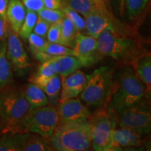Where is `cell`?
Wrapping results in <instances>:
<instances>
[{
    "mask_svg": "<svg viewBox=\"0 0 151 151\" xmlns=\"http://www.w3.org/2000/svg\"><path fill=\"white\" fill-rule=\"evenodd\" d=\"M97 48L101 56L117 61L127 60L139 55L137 41L119 34L116 29H106L97 38Z\"/></svg>",
    "mask_w": 151,
    "mask_h": 151,
    "instance_id": "5",
    "label": "cell"
},
{
    "mask_svg": "<svg viewBox=\"0 0 151 151\" xmlns=\"http://www.w3.org/2000/svg\"><path fill=\"white\" fill-rule=\"evenodd\" d=\"M78 33V31L73 25L72 22L67 17L64 16L62 20L60 44L69 48H73L76 37Z\"/></svg>",
    "mask_w": 151,
    "mask_h": 151,
    "instance_id": "24",
    "label": "cell"
},
{
    "mask_svg": "<svg viewBox=\"0 0 151 151\" xmlns=\"http://www.w3.org/2000/svg\"><path fill=\"white\" fill-rule=\"evenodd\" d=\"M144 1H146V4H148V2L149 1H150V0H144Z\"/></svg>",
    "mask_w": 151,
    "mask_h": 151,
    "instance_id": "39",
    "label": "cell"
},
{
    "mask_svg": "<svg viewBox=\"0 0 151 151\" xmlns=\"http://www.w3.org/2000/svg\"><path fill=\"white\" fill-rule=\"evenodd\" d=\"M38 16L50 24L62 20L65 16L62 9H50L43 8L37 13Z\"/></svg>",
    "mask_w": 151,
    "mask_h": 151,
    "instance_id": "30",
    "label": "cell"
},
{
    "mask_svg": "<svg viewBox=\"0 0 151 151\" xmlns=\"http://www.w3.org/2000/svg\"><path fill=\"white\" fill-rule=\"evenodd\" d=\"M27 40L29 44L30 50L32 52L34 55L42 51L47 43L44 38L32 32L29 35Z\"/></svg>",
    "mask_w": 151,
    "mask_h": 151,
    "instance_id": "31",
    "label": "cell"
},
{
    "mask_svg": "<svg viewBox=\"0 0 151 151\" xmlns=\"http://www.w3.org/2000/svg\"><path fill=\"white\" fill-rule=\"evenodd\" d=\"M114 69L104 66L86 75L87 82L81 92V100L90 106H101L107 102L113 83Z\"/></svg>",
    "mask_w": 151,
    "mask_h": 151,
    "instance_id": "4",
    "label": "cell"
},
{
    "mask_svg": "<svg viewBox=\"0 0 151 151\" xmlns=\"http://www.w3.org/2000/svg\"><path fill=\"white\" fill-rule=\"evenodd\" d=\"M26 99L32 108L44 106L48 105V100L46 94L37 85L30 82L24 89Z\"/></svg>",
    "mask_w": 151,
    "mask_h": 151,
    "instance_id": "23",
    "label": "cell"
},
{
    "mask_svg": "<svg viewBox=\"0 0 151 151\" xmlns=\"http://www.w3.org/2000/svg\"><path fill=\"white\" fill-rule=\"evenodd\" d=\"M59 116V122H73L83 121L89 118L91 112L81 99L71 98L59 103L56 106Z\"/></svg>",
    "mask_w": 151,
    "mask_h": 151,
    "instance_id": "11",
    "label": "cell"
},
{
    "mask_svg": "<svg viewBox=\"0 0 151 151\" xmlns=\"http://www.w3.org/2000/svg\"><path fill=\"white\" fill-rule=\"evenodd\" d=\"M146 94V87L134 71L126 67L119 73L118 81L113 83L107 103V109L117 113L142 101Z\"/></svg>",
    "mask_w": 151,
    "mask_h": 151,
    "instance_id": "2",
    "label": "cell"
},
{
    "mask_svg": "<svg viewBox=\"0 0 151 151\" xmlns=\"http://www.w3.org/2000/svg\"><path fill=\"white\" fill-rule=\"evenodd\" d=\"M0 132H1V124H0Z\"/></svg>",
    "mask_w": 151,
    "mask_h": 151,
    "instance_id": "40",
    "label": "cell"
},
{
    "mask_svg": "<svg viewBox=\"0 0 151 151\" xmlns=\"http://www.w3.org/2000/svg\"><path fill=\"white\" fill-rule=\"evenodd\" d=\"M59 123V116L55 107L50 105L31 108L24 122V132L37 134L50 139Z\"/></svg>",
    "mask_w": 151,
    "mask_h": 151,
    "instance_id": "7",
    "label": "cell"
},
{
    "mask_svg": "<svg viewBox=\"0 0 151 151\" xmlns=\"http://www.w3.org/2000/svg\"><path fill=\"white\" fill-rule=\"evenodd\" d=\"M142 134L135 130L126 127L115 129L113 134V150L122 148H137L143 143Z\"/></svg>",
    "mask_w": 151,
    "mask_h": 151,
    "instance_id": "14",
    "label": "cell"
},
{
    "mask_svg": "<svg viewBox=\"0 0 151 151\" xmlns=\"http://www.w3.org/2000/svg\"><path fill=\"white\" fill-rule=\"evenodd\" d=\"M6 41V55L13 70L18 76H24L31 68V62L18 35L11 30Z\"/></svg>",
    "mask_w": 151,
    "mask_h": 151,
    "instance_id": "9",
    "label": "cell"
},
{
    "mask_svg": "<svg viewBox=\"0 0 151 151\" xmlns=\"http://www.w3.org/2000/svg\"><path fill=\"white\" fill-rule=\"evenodd\" d=\"M38 19V14L35 11L27 10L26 16L18 35L24 40L28 39L30 34L33 32Z\"/></svg>",
    "mask_w": 151,
    "mask_h": 151,
    "instance_id": "26",
    "label": "cell"
},
{
    "mask_svg": "<svg viewBox=\"0 0 151 151\" xmlns=\"http://www.w3.org/2000/svg\"><path fill=\"white\" fill-rule=\"evenodd\" d=\"M137 76L146 87V94H150L151 57L150 53L139 55L134 62Z\"/></svg>",
    "mask_w": 151,
    "mask_h": 151,
    "instance_id": "19",
    "label": "cell"
},
{
    "mask_svg": "<svg viewBox=\"0 0 151 151\" xmlns=\"http://www.w3.org/2000/svg\"><path fill=\"white\" fill-rule=\"evenodd\" d=\"M121 4L130 19L135 18L147 4L144 0H121Z\"/></svg>",
    "mask_w": 151,
    "mask_h": 151,
    "instance_id": "27",
    "label": "cell"
},
{
    "mask_svg": "<svg viewBox=\"0 0 151 151\" xmlns=\"http://www.w3.org/2000/svg\"><path fill=\"white\" fill-rule=\"evenodd\" d=\"M74 56L80 60L83 67H90L101 58L97 48V38L78 33L73 45Z\"/></svg>",
    "mask_w": 151,
    "mask_h": 151,
    "instance_id": "10",
    "label": "cell"
},
{
    "mask_svg": "<svg viewBox=\"0 0 151 151\" xmlns=\"http://www.w3.org/2000/svg\"><path fill=\"white\" fill-rule=\"evenodd\" d=\"M61 26L62 20L51 24L47 32V40L50 43H60L61 39Z\"/></svg>",
    "mask_w": 151,
    "mask_h": 151,
    "instance_id": "32",
    "label": "cell"
},
{
    "mask_svg": "<svg viewBox=\"0 0 151 151\" xmlns=\"http://www.w3.org/2000/svg\"><path fill=\"white\" fill-rule=\"evenodd\" d=\"M60 78L62 85L58 104L78 97L83 90L87 82L86 75L80 70H76L67 76Z\"/></svg>",
    "mask_w": 151,
    "mask_h": 151,
    "instance_id": "12",
    "label": "cell"
},
{
    "mask_svg": "<svg viewBox=\"0 0 151 151\" xmlns=\"http://www.w3.org/2000/svg\"><path fill=\"white\" fill-rule=\"evenodd\" d=\"M54 149L48 139L37 134L24 132L22 134L20 151H52Z\"/></svg>",
    "mask_w": 151,
    "mask_h": 151,
    "instance_id": "17",
    "label": "cell"
},
{
    "mask_svg": "<svg viewBox=\"0 0 151 151\" xmlns=\"http://www.w3.org/2000/svg\"><path fill=\"white\" fill-rule=\"evenodd\" d=\"M57 73L65 77L83 67L80 60L74 55H60L52 58Z\"/></svg>",
    "mask_w": 151,
    "mask_h": 151,
    "instance_id": "20",
    "label": "cell"
},
{
    "mask_svg": "<svg viewBox=\"0 0 151 151\" xmlns=\"http://www.w3.org/2000/svg\"><path fill=\"white\" fill-rule=\"evenodd\" d=\"M13 69L6 55V41H0V90L13 81Z\"/></svg>",
    "mask_w": 151,
    "mask_h": 151,
    "instance_id": "21",
    "label": "cell"
},
{
    "mask_svg": "<svg viewBox=\"0 0 151 151\" xmlns=\"http://www.w3.org/2000/svg\"><path fill=\"white\" fill-rule=\"evenodd\" d=\"M25 7L20 0H9L6 12L7 21L10 24L11 30L17 35L22 27L26 16Z\"/></svg>",
    "mask_w": 151,
    "mask_h": 151,
    "instance_id": "16",
    "label": "cell"
},
{
    "mask_svg": "<svg viewBox=\"0 0 151 151\" xmlns=\"http://www.w3.org/2000/svg\"><path fill=\"white\" fill-rule=\"evenodd\" d=\"M25 7L26 10H29L38 13L44 8L43 0H20Z\"/></svg>",
    "mask_w": 151,
    "mask_h": 151,
    "instance_id": "34",
    "label": "cell"
},
{
    "mask_svg": "<svg viewBox=\"0 0 151 151\" xmlns=\"http://www.w3.org/2000/svg\"><path fill=\"white\" fill-rule=\"evenodd\" d=\"M9 0H0V18L7 21L6 12Z\"/></svg>",
    "mask_w": 151,
    "mask_h": 151,
    "instance_id": "37",
    "label": "cell"
},
{
    "mask_svg": "<svg viewBox=\"0 0 151 151\" xmlns=\"http://www.w3.org/2000/svg\"><path fill=\"white\" fill-rule=\"evenodd\" d=\"M62 6L69 7L86 17L96 10H107L103 0H62Z\"/></svg>",
    "mask_w": 151,
    "mask_h": 151,
    "instance_id": "18",
    "label": "cell"
},
{
    "mask_svg": "<svg viewBox=\"0 0 151 151\" xmlns=\"http://www.w3.org/2000/svg\"><path fill=\"white\" fill-rule=\"evenodd\" d=\"M49 141L55 150H87L92 146L91 124L88 120L59 122Z\"/></svg>",
    "mask_w": 151,
    "mask_h": 151,
    "instance_id": "3",
    "label": "cell"
},
{
    "mask_svg": "<svg viewBox=\"0 0 151 151\" xmlns=\"http://www.w3.org/2000/svg\"><path fill=\"white\" fill-rule=\"evenodd\" d=\"M103 1H104V2L105 3V4L106 5V4H109V0H103Z\"/></svg>",
    "mask_w": 151,
    "mask_h": 151,
    "instance_id": "38",
    "label": "cell"
},
{
    "mask_svg": "<svg viewBox=\"0 0 151 151\" xmlns=\"http://www.w3.org/2000/svg\"><path fill=\"white\" fill-rule=\"evenodd\" d=\"M141 102L118 113V127L135 130L142 135L147 134L150 132V111Z\"/></svg>",
    "mask_w": 151,
    "mask_h": 151,
    "instance_id": "8",
    "label": "cell"
},
{
    "mask_svg": "<svg viewBox=\"0 0 151 151\" xmlns=\"http://www.w3.org/2000/svg\"><path fill=\"white\" fill-rule=\"evenodd\" d=\"M61 9L63 11L65 16L72 22L73 25L78 32L83 31L86 29V20L81 16L80 14L65 6H62Z\"/></svg>",
    "mask_w": 151,
    "mask_h": 151,
    "instance_id": "29",
    "label": "cell"
},
{
    "mask_svg": "<svg viewBox=\"0 0 151 151\" xmlns=\"http://www.w3.org/2000/svg\"><path fill=\"white\" fill-rule=\"evenodd\" d=\"M9 32L7 21L0 18V41L6 40Z\"/></svg>",
    "mask_w": 151,
    "mask_h": 151,
    "instance_id": "36",
    "label": "cell"
},
{
    "mask_svg": "<svg viewBox=\"0 0 151 151\" xmlns=\"http://www.w3.org/2000/svg\"><path fill=\"white\" fill-rule=\"evenodd\" d=\"M87 35L97 38L106 29H116L108 11L96 10L85 17Z\"/></svg>",
    "mask_w": 151,
    "mask_h": 151,
    "instance_id": "13",
    "label": "cell"
},
{
    "mask_svg": "<svg viewBox=\"0 0 151 151\" xmlns=\"http://www.w3.org/2000/svg\"><path fill=\"white\" fill-rule=\"evenodd\" d=\"M60 55H74V52L73 49L60 43L47 42L42 51L35 55L41 63Z\"/></svg>",
    "mask_w": 151,
    "mask_h": 151,
    "instance_id": "22",
    "label": "cell"
},
{
    "mask_svg": "<svg viewBox=\"0 0 151 151\" xmlns=\"http://www.w3.org/2000/svg\"><path fill=\"white\" fill-rule=\"evenodd\" d=\"M92 128V147L94 150H113V134L117 127L118 113L109 109H100L88 119Z\"/></svg>",
    "mask_w": 151,
    "mask_h": 151,
    "instance_id": "6",
    "label": "cell"
},
{
    "mask_svg": "<svg viewBox=\"0 0 151 151\" xmlns=\"http://www.w3.org/2000/svg\"><path fill=\"white\" fill-rule=\"evenodd\" d=\"M58 74L55 68L52 58L50 60L43 62L39 67L38 71L29 79L30 82L37 80H42L46 79L53 76L54 75Z\"/></svg>",
    "mask_w": 151,
    "mask_h": 151,
    "instance_id": "28",
    "label": "cell"
},
{
    "mask_svg": "<svg viewBox=\"0 0 151 151\" xmlns=\"http://www.w3.org/2000/svg\"><path fill=\"white\" fill-rule=\"evenodd\" d=\"M31 108L24 89L8 86L0 90L1 133H24V122Z\"/></svg>",
    "mask_w": 151,
    "mask_h": 151,
    "instance_id": "1",
    "label": "cell"
},
{
    "mask_svg": "<svg viewBox=\"0 0 151 151\" xmlns=\"http://www.w3.org/2000/svg\"><path fill=\"white\" fill-rule=\"evenodd\" d=\"M50 25V23H48V22H46V20H44L43 19L38 16L37 21L36 22L35 26L33 29L34 33L45 39L46 37L47 32H48Z\"/></svg>",
    "mask_w": 151,
    "mask_h": 151,
    "instance_id": "33",
    "label": "cell"
},
{
    "mask_svg": "<svg viewBox=\"0 0 151 151\" xmlns=\"http://www.w3.org/2000/svg\"><path fill=\"white\" fill-rule=\"evenodd\" d=\"M22 134H2L0 137V151H20Z\"/></svg>",
    "mask_w": 151,
    "mask_h": 151,
    "instance_id": "25",
    "label": "cell"
},
{
    "mask_svg": "<svg viewBox=\"0 0 151 151\" xmlns=\"http://www.w3.org/2000/svg\"><path fill=\"white\" fill-rule=\"evenodd\" d=\"M44 8L50 9H61L62 0H43Z\"/></svg>",
    "mask_w": 151,
    "mask_h": 151,
    "instance_id": "35",
    "label": "cell"
},
{
    "mask_svg": "<svg viewBox=\"0 0 151 151\" xmlns=\"http://www.w3.org/2000/svg\"><path fill=\"white\" fill-rule=\"evenodd\" d=\"M39 87L45 94L48 100V104L56 107L59 102V97L61 90V78L58 74L42 80L32 81Z\"/></svg>",
    "mask_w": 151,
    "mask_h": 151,
    "instance_id": "15",
    "label": "cell"
}]
</instances>
